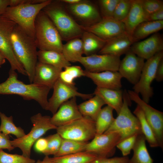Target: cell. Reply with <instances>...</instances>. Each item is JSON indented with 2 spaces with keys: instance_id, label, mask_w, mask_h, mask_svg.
Wrapping results in <instances>:
<instances>
[{
  "instance_id": "cell-18",
  "label": "cell",
  "mask_w": 163,
  "mask_h": 163,
  "mask_svg": "<svg viewBox=\"0 0 163 163\" xmlns=\"http://www.w3.org/2000/svg\"><path fill=\"white\" fill-rule=\"evenodd\" d=\"M130 50L138 56L146 60L163 51V39L158 32L146 39L133 43Z\"/></svg>"
},
{
  "instance_id": "cell-45",
  "label": "cell",
  "mask_w": 163,
  "mask_h": 163,
  "mask_svg": "<svg viewBox=\"0 0 163 163\" xmlns=\"http://www.w3.org/2000/svg\"><path fill=\"white\" fill-rule=\"evenodd\" d=\"M47 145V141L46 138H40L35 143L34 149L38 152L43 154L46 148Z\"/></svg>"
},
{
  "instance_id": "cell-34",
  "label": "cell",
  "mask_w": 163,
  "mask_h": 163,
  "mask_svg": "<svg viewBox=\"0 0 163 163\" xmlns=\"http://www.w3.org/2000/svg\"><path fill=\"white\" fill-rule=\"evenodd\" d=\"M0 132L6 135L12 134L17 139L21 138L26 135L21 127H17L14 124L12 116L8 117L4 113L0 112Z\"/></svg>"
},
{
  "instance_id": "cell-26",
  "label": "cell",
  "mask_w": 163,
  "mask_h": 163,
  "mask_svg": "<svg viewBox=\"0 0 163 163\" xmlns=\"http://www.w3.org/2000/svg\"><path fill=\"white\" fill-rule=\"evenodd\" d=\"M163 28V20L145 21L140 23L134 30L132 39L133 43L158 32Z\"/></svg>"
},
{
  "instance_id": "cell-16",
  "label": "cell",
  "mask_w": 163,
  "mask_h": 163,
  "mask_svg": "<svg viewBox=\"0 0 163 163\" xmlns=\"http://www.w3.org/2000/svg\"><path fill=\"white\" fill-rule=\"evenodd\" d=\"M82 27L84 30L91 32L106 41L126 34L123 22L113 17L102 18L93 25Z\"/></svg>"
},
{
  "instance_id": "cell-9",
  "label": "cell",
  "mask_w": 163,
  "mask_h": 163,
  "mask_svg": "<svg viewBox=\"0 0 163 163\" xmlns=\"http://www.w3.org/2000/svg\"><path fill=\"white\" fill-rule=\"evenodd\" d=\"M163 58V51L159 52L145 62L139 79L134 85L133 91L141 95L142 99L148 104L153 94L151 84L155 79L159 63Z\"/></svg>"
},
{
  "instance_id": "cell-19",
  "label": "cell",
  "mask_w": 163,
  "mask_h": 163,
  "mask_svg": "<svg viewBox=\"0 0 163 163\" xmlns=\"http://www.w3.org/2000/svg\"><path fill=\"white\" fill-rule=\"evenodd\" d=\"M53 115L50 118V122L56 127L69 123L83 117L78 109L76 97L63 103Z\"/></svg>"
},
{
  "instance_id": "cell-7",
  "label": "cell",
  "mask_w": 163,
  "mask_h": 163,
  "mask_svg": "<svg viewBox=\"0 0 163 163\" xmlns=\"http://www.w3.org/2000/svg\"><path fill=\"white\" fill-rule=\"evenodd\" d=\"M50 118L49 116H43L40 113L32 116L30 120L33 126L30 131L21 138L11 141L12 145L14 148H19L23 155L30 158L31 148L36 142L48 130L56 129L51 123Z\"/></svg>"
},
{
  "instance_id": "cell-49",
  "label": "cell",
  "mask_w": 163,
  "mask_h": 163,
  "mask_svg": "<svg viewBox=\"0 0 163 163\" xmlns=\"http://www.w3.org/2000/svg\"><path fill=\"white\" fill-rule=\"evenodd\" d=\"M36 163H53L52 161L51 158H50L48 156H45L43 160H38Z\"/></svg>"
},
{
  "instance_id": "cell-48",
  "label": "cell",
  "mask_w": 163,
  "mask_h": 163,
  "mask_svg": "<svg viewBox=\"0 0 163 163\" xmlns=\"http://www.w3.org/2000/svg\"><path fill=\"white\" fill-rule=\"evenodd\" d=\"M10 4V0H0V15L4 14Z\"/></svg>"
},
{
  "instance_id": "cell-50",
  "label": "cell",
  "mask_w": 163,
  "mask_h": 163,
  "mask_svg": "<svg viewBox=\"0 0 163 163\" xmlns=\"http://www.w3.org/2000/svg\"><path fill=\"white\" fill-rule=\"evenodd\" d=\"M60 1L66 4L72 5L78 3L81 0H61Z\"/></svg>"
},
{
  "instance_id": "cell-29",
  "label": "cell",
  "mask_w": 163,
  "mask_h": 163,
  "mask_svg": "<svg viewBox=\"0 0 163 163\" xmlns=\"http://www.w3.org/2000/svg\"><path fill=\"white\" fill-rule=\"evenodd\" d=\"M62 53L69 62H78L84 54L83 43L81 38L72 39L63 44Z\"/></svg>"
},
{
  "instance_id": "cell-8",
  "label": "cell",
  "mask_w": 163,
  "mask_h": 163,
  "mask_svg": "<svg viewBox=\"0 0 163 163\" xmlns=\"http://www.w3.org/2000/svg\"><path fill=\"white\" fill-rule=\"evenodd\" d=\"M56 129L63 139L82 142H88L96 135L95 121L87 117L83 116Z\"/></svg>"
},
{
  "instance_id": "cell-35",
  "label": "cell",
  "mask_w": 163,
  "mask_h": 163,
  "mask_svg": "<svg viewBox=\"0 0 163 163\" xmlns=\"http://www.w3.org/2000/svg\"><path fill=\"white\" fill-rule=\"evenodd\" d=\"M87 143L62 138L60 148L54 157L85 151Z\"/></svg>"
},
{
  "instance_id": "cell-24",
  "label": "cell",
  "mask_w": 163,
  "mask_h": 163,
  "mask_svg": "<svg viewBox=\"0 0 163 163\" xmlns=\"http://www.w3.org/2000/svg\"><path fill=\"white\" fill-rule=\"evenodd\" d=\"M123 92L121 90H114L97 87L93 93L100 97L107 104L115 110L118 114L123 104Z\"/></svg>"
},
{
  "instance_id": "cell-10",
  "label": "cell",
  "mask_w": 163,
  "mask_h": 163,
  "mask_svg": "<svg viewBox=\"0 0 163 163\" xmlns=\"http://www.w3.org/2000/svg\"><path fill=\"white\" fill-rule=\"evenodd\" d=\"M17 24L3 15H0V52L9 62L11 68L27 75V73L16 57L11 41V33Z\"/></svg>"
},
{
  "instance_id": "cell-32",
  "label": "cell",
  "mask_w": 163,
  "mask_h": 163,
  "mask_svg": "<svg viewBox=\"0 0 163 163\" xmlns=\"http://www.w3.org/2000/svg\"><path fill=\"white\" fill-rule=\"evenodd\" d=\"M95 155L85 151L51 158L53 163H89L97 158Z\"/></svg>"
},
{
  "instance_id": "cell-41",
  "label": "cell",
  "mask_w": 163,
  "mask_h": 163,
  "mask_svg": "<svg viewBox=\"0 0 163 163\" xmlns=\"http://www.w3.org/2000/svg\"><path fill=\"white\" fill-rule=\"evenodd\" d=\"M141 5L146 18L163 8V1L160 0H140Z\"/></svg>"
},
{
  "instance_id": "cell-21",
  "label": "cell",
  "mask_w": 163,
  "mask_h": 163,
  "mask_svg": "<svg viewBox=\"0 0 163 163\" xmlns=\"http://www.w3.org/2000/svg\"><path fill=\"white\" fill-rule=\"evenodd\" d=\"M62 70V69L38 61L32 83L44 85L51 89Z\"/></svg>"
},
{
  "instance_id": "cell-39",
  "label": "cell",
  "mask_w": 163,
  "mask_h": 163,
  "mask_svg": "<svg viewBox=\"0 0 163 163\" xmlns=\"http://www.w3.org/2000/svg\"><path fill=\"white\" fill-rule=\"evenodd\" d=\"M119 0H99L98 1L99 10L102 18L113 17Z\"/></svg>"
},
{
  "instance_id": "cell-47",
  "label": "cell",
  "mask_w": 163,
  "mask_h": 163,
  "mask_svg": "<svg viewBox=\"0 0 163 163\" xmlns=\"http://www.w3.org/2000/svg\"><path fill=\"white\" fill-rule=\"evenodd\" d=\"M155 79L158 82H161L163 80V58L160 61L158 66Z\"/></svg>"
},
{
  "instance_id": "cell-17",
  "label": "cell",
  "mask_w": 163,
  "mask_h": 163,
  "mask_svg": "<svg viewBox=\"0 0 163 163\" xmlns=\"http://www.w3.org/2000/svg\"><path fill=\"white\" fill-rule=\"evenodd\" d=\"M145 62L144 59L130 50L120 61L118 72L122 78L134 85L139 79Z\"/></svg>"
},
{
  "instance_id": "cell-51",
  "label": "cell",
  "mask_w": 163,
  "mask_h": 163,
  "mask_svg": "<svg viewBox=\"0 0 163 163\" xmlns=\"http://www.w3.org/2000/svg\"><path fill=\"white\" fill-rule=\"evenodd\" d=\"M6 59L0 52V67L5 62Z\"/></svg>"
},
{
  "instance_id": "cell-27",
  "label": "cell",
  "mask_w": 163,
  "mask_h": 163,
  "mask_svg": "<svg viewBox=\"0 0 163 163\" xmlns=\"http://www.w3.org/2000/svg\"><path fill=\"white\" fill-rule=\"evenodd\" d=\"M146 139L143 134L138 135L133 148V154L128 163H153L147 148Z\"/></svg>"
},
{
  "instance_id": "cell-33",
  "label": "cell",
  "mask_w": 163,
  "mask_h": 163,
  "mask_svg": "<svg viewBox=\"0 0 163 163\" xmlns=\"http://www.w3.org/2000/svg\"><path fill=\"white\" fill-rule=\"evenodd\" d=\"M133 113L139 120L142 133L150 146L152 148L159 147L158 143L145 118L142 110L138 105L134 110Z\"/></svg>"
},
{
  "instance_id": "cell-25",
  "label": "cell",
  "mask_w": 163,
  "mask_h": 163,
  "mask_svg": "<svg viewBox=\"0 0 163 163\" xmlns=\"http://www.w3.org/2000/svg\"><path fill=\"white\" fill-rule=\"evenodd\" d=\"M38 61L62 69L71 65L62 53L53 50H38Z\"/></svg>"
},
{
  "instance_id": "cell-36",
  "label": "cell",
  "mask_w": 163,
  "mask_h": 163,
  "mask_svg": "<svg viewBox=\"0 0 163 163\" xmlns=\"http://www.w3.org/2000/svg\"><path fill=\"white\" fill-rule=\"evenodd\" d=\"M82 76H85V70L80 66L71 65L66 67L60 72L59 78L67 84L75 85L74 80Z\"/></svg>"
},
{
  "instance_id": "cell-46",
  "label": "cell",
  "mask_w": 163,
  "mask_h": 163,
  "mask_svg": "<svg viewBox=\"0 0 163 163\" xmlns=\"http://www.w3.org/2000/svg\"><path fill=\"white\" fill-rule=\"evenodd\" d=\"M163 20V8L149 15L146 18V21H157Z\"/></svg>"
},
{
  "instance_id": "cell-42",
  "label": "cell",
  "mask_w": 163,
  "mask_h": 163,
  "mask_svg": "<svg viewBox=\"0 0 163 163\" xmlns=\"http://www.w3.org/2000/svg\"><path fill=\"white\" fill-rule=\"evenodd\" d=\"M138 135L136 134L128 138L119 142L116 147L121 152L123 156L129 155L134 146Z\"/></svg>"
},
{
  "instance_id": "cell-28",
  "label": "cell",
  "mask_w": 163,
  "mask_h": 163,
  "mask_svg": "<svg viewBox=\"0 0 163 163\" xmlns=\"http://www.w3.org/2000/svg\"><path fill=\"white\" fill-rule=\"evenodd\" d=\"M85 56L96 54L103 48L106 41L95 34L84 31L81 37Z\"/></svg>"
},
{
  "instance_id": "cell-3",
  "label": "cell",
  "mask_w": 163,
  "mask_h": 163,
  "mask_svg": "<svg viewBox=\"0 0 163 163\" xmlns=\"http://www.w3.org/2000/svg\"><path fill=\"white\" fill-rule=\"evenodd\" d=\"M51 21L62 41L81 38L84 31L60 0L53 1L42 10Z\"/></svg>"
},
{
  "instance_id": "cell-38",
  "label": "cell",
  "mask_w": 163,
  "mask_h": 163,
  "mask_svg": "<svg viewBox=\"0 0 163 163\" xmlns=\"http://www.w3.org/2000/svg\"><path fill=\"white\" fill-rule=\"evenodd\" d=\"M46 138L47 141V146L43 154L45 156H54L60 148L62 138L57 133L49 136Z\"/></svg>"
},
{
  "instance_id": "cell-11",
  "label": "cell",
  "mask_w": 163,
  "mask_h": 163,
  "mask_svg": "<svg viewBox=\"0 0 163 163\" xmlns=\"http://www.w3.org/2000/svg\"><path fill=\"white\" fill-rule=\"evenodd\" d=\"M131 101L137 104L142 110L151 127L159 147L163 148V113L153 108L144 102L139 94L133 91H127Z\"/></svg>"
},
{
  "instance_id": "cell-14",
  "label": "cell",
  "mask_w": 163,
  "mask_h": 163,
  "mask_svg": "<svg viewBox=\"0 0 163 163\" xmlns=\"http://www.w3.org/2000/svg\"><path fill=\"white\" fill-rule=\"evenodd\" d=\"M65 5L66 9L75 20L77 23L79 22L82 26H91L102 19L98 7L91 1L81 0L75 4Z\"/></svg>"
},
{
  "instance_id": "cell-20",
  "label": "cell",
  "mask_w": 163,
  "mask_h": 163,
  "mask_svg": "<svg viewBox=\"0 0 163 163\" xmlns=\"http://www.w3.org/2000/svg\"><path fill=\"white\" fill-rule=\"evenodd\" d=\"M85 71V76L90 78L97 87L119 90L122 87V77L118 71L91 72Z\"/></svg>"
},
{
  "instance_id": "cell-15",
  "label": "cell",
  "mask_w": 163,
  "mask_h": 163,
  "mask_svg": "<svg viewBox=\"0 0 163 163\" xmlns=\"http://www.w3.org/2000/svg\"><path fill=\"white\" fill-rule=\"evenodd\" d=\"M120 57L108 54H94L82 56L78 62L85 70L91 72L107 71H118L120 62Z\"/></svg>"
},
{
  "instance_id": "cell-13",
  "label": "cell",
  "mask_w": 163,
  "mask_h": 163,
  "mask_svg": "<svg viewBox=\"0 0 163 163\" xmlns=\"http://www.w3.org/2000/svg\"><path fill=\"white\" fill-rule=\"evenodd\" d=\"M53 91L51 97L48 100L47 110L53 114L57 111L59 107L64 103L74 97H79L85 100L93 96V94H86L77 91L75 85L67 84L59 78L55 84Z\"/></svg>"
},
{
  "instance_id": "cell-5",
  "label": "cell",
  "mask_w": 163,
  "mask_h": 163,
  "mask_svg": "<svg viewBox=\"0 0 163 163\" xmlns=\"http://www.w3.org/2000/svg\"><path fill=\"white\" fill-rule=\"evenodd\" d=\"M35 39L39 50L62 53L63 44L60 35L51 21L42 10L35 20Z\"/></svg>"
},
{
  "instance_id": "cell-4",
  "label": "cell",
  "mask_w": 163,
  "mask_h": 163,
  "mask_svg": "<svg viewBox=\"0 0 163 163\" xmlns=\"http://www.w3.org/2000/svg\"><path fill=\"white\" fill-rule=\"evenodd\" d=\"M51 0H45L38 4H22L8 6L2 15L14 22L24 32L35 39V23L36 18Z\"/></svg>"
},
{
  "instance_id": "cell-23",
  "label": "cell",
  "mask_w": 163,
  "mask_h": 163,
  "mask_svg": "<svg viewBox=\"0 0 163 163\" xmlns=\"http://www.w3.org/2000/svg\"><path fill=\"white\" fill-rule=\"evenodd\" d=\"M146 21L142 9L140 0H132L131 7L126 18L122 21L126 34L131 37L136 27L141 23Z\"/></svg>"
},
{
  "instance_id": "cell-22",
  "label": "cell",
  "mask_w": 163,
  "mask_h": 163,
  "mask_svg": "<svg viewBox=\"0 0 163 163\" xmlns=\"http://www.w3.org/2000/svg\"><path fill=\"white\" fill-rule=\"evenodd\" d=\"M133 43L131 37L125 34L107 41L98 53L108 54L120 57L130 50Z\"/></svg>"
},
{
  "instance_id": "cell-12",
  "label": "cell",
  "mask_w": 163,
  "mask_h": 163,
  "mask_svg": "<svg viewBox=\"0 0 163 163\" xmlns=\"http://www.w3.org/2000/svg\"><path fill=\"white\" fill-rule=\"evenodd\" d=\"M121 141V137L117 133L96 135L86 144L85 151L97 157L109 158L114 155L117 145Z\"/></svg>"
},
{
  "instance_id": "cell-43",
  "label": "cell",
  "mask_w": 163,
  "mask_h": 163,
  "mask_svg": "<svg viewBox=\"0 0 163 163\" xmlns=\"http://www.w3.org/2000/svg\"><path fill=\"white\" fill-rule=\"evenodd\" d=\"M129 160L127 156L112 158L97 157L89 163H128Z\"/></svg>"
},
{
  "instance_id": "cell-6",
  "label": "cell",
  "mask_w": 163,
  "mask_h": 163,
  "mask_svg": "<svg viewBox=\"0 0 163 163\" xmlns=\"http://www.w3.org/2000/svg\"><path fill=\"white\" fill-rule=\"evenodd\" d=\"M123 106L117 117L104 133H117L121 137V141L135 135L142 134L139 120L129 108L131 102L125 89L123 91Z\"/></svg>"
},
{
  "instance_id": "cell-40",
  "label": "cell",
  "mask_w": 163,
  "mask_h": 163,
  "mask_svg": "<svg viewBox=\"0 0 163 163\" xmlns=\"http://www.w3.org/2000/svg\"><path fill=\"white\" fill-rule=\"evenodd\" d=\"M132 0H119L114 11L113 18L122 21L126 17L130 10Z\"/></svg>"
},
{
  "instance_id": "cell-2",
  "label": "cell",
  "mask_w": 163,
  "mask_h": 163,
  "mask_svg": "<svg viewBox=\"0 0 163 163\" xmlns=\"http://www.w3.org/2000/svg\"><path fill=\"white\" fill-rule=\"evenodd\" d=\"M14 53L26 71L30 83H33L38 62L37 47L35 39L17 25L11 37Z\"/></svg>"
},
{
  "instance_id": "cell-44",
  "label": "cell",
  "mask_w": 163,
  "mask_h": 163,
  "mask_svg": "<svg viewBox=\"0 0 163 163\" xmlns=\"http://www.w3.org/2000/svg\"><path fill=\"white\" fill-rule=\"evenodd\" d=\"M14 149L11 144L9 135L0 132V149H5L10 151Z\"/></svg>"
},
{
  "instance_id": "cell-30",
  "label": "cell",
  "mask_w": 163,
  "mask_h": 163,
  "mask_svg": "<svg viewBox=\"0 0 163 163\" xmlns=\"http://www.w3.org/2000/svg\"><path fill=\"white\" fill-rule=\"evenodd\" d=\"M94 95V96L78 105V107L83 116L88 117L95 121L102 107L105 104L99 96Z\"/></svg>"
},
{
  "instance_id": "cell-37",
  "label": "cell",
  "mask_w": 163,
  "mask_h": 163,
  "mask_svg": "<svg viewBox=\"0 0 163 163\" xmlns=\"http://www.w3.org/2000/svg\"><path fill=\"white\" fill-rule=\"evenodd\" d=\"M35 161L22 155L11 154L0 149V163H35Z\"/></svg>"
},
{
  "instance_id": "cell-1",
  "label": "cell",
  "mask_w": 163,
  "mask_h": 163,
  "mask_svg": "<svg viewBox=\"0 0 163 163\" xmlns=\"http://www.w3.org/2000/svg\"><path fill=\"white\" fill-rule=\"evenodd\" d=\"M8 74L7 80L0 84V94H16L25 100H34L43 109L47 110V98L50 88L34 83H24L18 79L16 71L11 68Z\"/></svg>"
},
{
  "instance_id": "cell-31",
  "label": "cell",
  "mask_w": 163,
  "mask_h": 163,
  "mask_svg": "<svg viewBox=\"0 0 163 163\" xmlns=\"http://www.w3.org/2000/svg\"><path fill=\"white\" fill-rule=\"evenodd\" d=\"M113 110L107 105L102 108L95 121L96 135L103 134L112 124L115 119Z\"/></svg>"
}]
</instances>
